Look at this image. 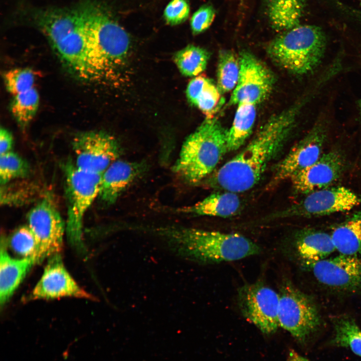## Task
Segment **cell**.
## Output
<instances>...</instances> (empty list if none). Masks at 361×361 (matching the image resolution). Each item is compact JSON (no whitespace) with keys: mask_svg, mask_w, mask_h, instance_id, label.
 I'll return each instance as SVG.
<instances>
[{"mask_svg":"<svg viewBox=\"0 0 361 361\" xmlns=\"http://www.w3.org/2000/svg\"><path fill=\"white\" fill-rule=\"evenodd\" d=\"M345 165V158L339 151L323 153L314 163L290 178L293 190L297 194L306 195L329 187L341 176Z\"/></svg>","mask_w":361,"mask_h":361,"instance_id":"cell-17","label":"cell"},{"mask_svg":"<svg viewBox=\"0 0 361 361\" xmlns=\"http://www.w3.org/2000/svg\"><path fill=\"white\" fill-rule=\"evenodd\" d=\"M326 37L316 26L298 25L283 32L268 44L267 52L278 66L296 75L313 71L322 60Z\"/></svg>","mask_w":361,"mask_h":361,"instance_id":"cell-5","label":"cell"},{"mask_svg":"<svg viewBox=\"0 0 361 361\" xmlns=\"http://www.w3.org/2000/svg\"><path fill=\"white\" fill-rule=\"evenodd\" d=\"M190 11V6L187 0H172L164 10V17L168 25H176L187 19Z\"/></svg>","mask_w":361,"mask_h":361,"instance_id":"cell-33","label":"cell"},{"mask_svg":"<svg viewBox=\"0 0 361 361\" xmlns=\"http://www.w3.org/2000/svg\"><path fill=\"white\" fill-rule=\"evenodd\" d=\"M14 139L12 133L7 129L1 127L0 130L1 155L12 151Z\"/></svg>","mask_w":361,"mask_h":361,"instance_id":"cell-35","label":"cell"},{"mask_svg":"<svg viewBox=\"0 0 361 361\" xmlns=\"http://www.w3.org/2000/svg\"><path fill=\"white\" fill-rule=\"evenodd\" d=\"M239 60V79L229 104L248 102L258 104L269 96L274 77L268 68L251 53L241 52Z\"/></svg>","mask_w":361,"mask_h":361,"instance_id":"cell-14","label":"cell"},{"mask_svg":"<svg viewBox=\"0 0 361 361\" xmlns=\"http://www.w3.org/2000/svg\"><path fill=\"white\" fill-rule=\"evenodd\" d=\"M358 106H359V112H360V117H361V99L359 101Z\"/></svg>","mask_w":361,"mask_h":361,"instance_id":"cell-37","label":"cell"},{"mask_svg":"<svg viewBox=\"0 0 361 361\" xmlns=\"http://www.w3.org/2000/svg\"><path fill=\"white\" fill-rule=\"evenodd\" d=\"M336 250L340 254L357 256L361 252V209L338 224L331 234Z\"/></svg>","mask_w":361,"mask_h":361,"instance_id":"cell-23","label":"cell"},{"mask_svg":"<svg viewBox=\"0 0 361 361\" xmlns=\"http://www.w3.org/2000/svg\"><path fill=\"white\" fill-rule=\"evenodd\" d=\"M232 124L227 131L228 152L241 147L251 135L256 118L254 104L242 102L239 103Z\"/></svg>","mask_w":361,"mask_h":361,"instance_id":"cell-24","label":"cell"},{"mask_svg":"<svg viewBox=\"0 0 361 361\" xmlns=\"http://www.w3.org/2000/svg\"><path fill=\"white\" fill-rule=\"evenodd\" d=\"M293 240L297 254L304 264L326 259L336 250L331 235L313 228L298 231Z\"/></svg>","mask_w":361,"mask_h":361,"instance_id":"cell-20","label":"cell"},{"mask_svg":"<svg viewBox=\"0 0 361 361\" xmlns=\"http://www.w3.org/2000/svg\"><path fill=\"white\" fill-rule=\"evenodd\" d=\"M28 226L37 244L38 263L60 253L66 225L52 199L48 196L39 201L28 215Z\"/></svg>","mask_w":361,"mask_h":361,"instance_id":"cell-11","label":"cell"},{"mask_svg":"<svg viewBox=\"0 0 361 361\" xmlns=\"http://www.w3.org/2000/svg\"><path fill=\"white\" fill-rule=\"evenodd\" d=\"M35 24L72 76L84 83H105L88 26L78 5L71 9H42L35 18Z\"/></svg>","mask_w":361,"mask_h":361,"instance_id":"cell-2","label":"cell"},{"mask_svg":"<svg viewBox=\"0 0 361 361\" xmlns=\"http://www.w3.org/2000/svg\"><path fill=\"white\" fill-rule=\"evenodd\" d=\"M209 58V52L206 49L189 45L177 51L174 55L173 60L182 74L192 77L206 69Z\"/></svg>","mask_w":361,"mask_h":361,"instance_id":"cell-26","label":"cell"},{"mask_svg":"<svg viewBox=\"0 0 361 361\" xmlns=\"http://www.w3.org/2000/svg\"><path fill=\"white\" fill-rule=\"evenodd\" d=\"M279 326L299 340H305L320 324L317 308L312 299L285 281L279 291Z\"/></svg>","mask_w":361,"mask_h":361,"instance_id":"cell-8","label":"cell"},{"mask_svg":"<svg viewBox=\"0 0 361 361\" xmlns=\"http://www.w3.org/2000/svg\"><path fill=\"white\" fill-rule=\"evenodd\" d=\"M334 344L349 348L354 353L361 357V329L353 319L341 317L334 322Z\"/></svg>","mask_w":361,"mask_h":361,"instance_id":"cell-29","label":"cell"},{"mask_svg":"<svg viewBox=\"0 0 361 361\" xmlns=\"http://www.w3.org/2000/svg\"><path fill=\"white\" fill-rule=\"evenodd\" d=\"M241 206L237 193L222 191L211 194L194 205L182 208L179 211L199 216L227 218L236 215Z\"/></svg>","mask_w":361,"mask_h":361,"instance_id":"cell-21","label":"cell"},{"mask_svg":"<svg viewBox=\"0 0 361 361\" xmlns=\"http://www.w3.org/2000/svg\"><path fill=\"white\" fill-rule=\"evenodd\" d=\"M237 299L243 316L263 333L276 331L279 327L278 292L259 281L240 287Z\"/></svg>","mask_w":361,"mask_h":361,"instance_id":"cell-10","label":"cell"},{"mask_svg":"<svg viewBox=\"0 0 361 361\" xmlns=\"http://www.w3.org/2000/svg\"><path fill=\"white\" fill-rule=\"evenodd\" d=\"M186 93L189 102L200 109L206 118L214 117L221 104V93L210 79L202 76L194 77Z\"/></svg>","mask_w":361,"mask_h":361,"instance_id":"cell-22","label":"cell"},{"mask_svg":"<svg viewBox=\"0 0 361 361\" xmlns=\"http://www.w3.org/2000/svg\"><path fill=\"white\" fill-rule=\"evenodd\" d=\"M303 0H267V10L274 29L284 32L299 25Z\"/></svg>","mask_w":361,"mask_h":361,"instance_id":"cell-25","label":"cell"},{"mask_svg":"<svg viewBox=\"0 0 361 361\" xmlns=\"http://www.w3.org/2000/svg\"><path fill=\"white\" fill-rule=\"evenodd\" d=\"M321 284L345 292L361 291V258L340 254L304 264Z\"/></svg>","mask_w":361,"mask_h":361,"instance_id":"cell-15","label":"cell"},{"mask_svg":"<svg viewBox=\"0 0 361 361\" xmlns=\"http://www.w3.org/2000/svg\"><path fill=\"white\" fill-rule=\"evenodd\" d=\"M4 81L8 92L12 96L34 87L35 75L28 68H13L4 73Z\"/></svg>","mask_w":361,"mask_h":361,"instance_id":"cell-31","label":"cell"},{"mask_svg":"<svg viewBox=\"0 0 361 361\" xmlns=\"http://www.w3.org/2000/svg\"><path fill=\"white\" fill-rule=\"evenodd\" d=\"M79 168L102 174L115 160L120 149L116 139L101 131H90L77 134L72 141Z\"/></svg>","mask_w":361,"mask_h":361,"instance_id":"cell-12","label":"cell"},{"mask_svg":"<svg viewBox=\"0 0 361 361\" xmlns=\"http://www.w3.org/2000/svg\"><path fill=\"white\" fill-rule=\"evenodd\" d=\"M142 168L137 163L115 160L102 174L98 197L106 205L113 204L139 175Z\"/></svg>","mask_w":361,"mask_h":361,"instance_id":"cell-18","label":"cell"},{"mask_svg":"<svg viewBox=\"0 0 361 361\" xmlns=\"http://www.w3.org/2000/svg\"><path fill=\"white\" fill-rule=\"evenodd\" d=\"M7 240L2 237L0 257V305L8 301L32 267L38 264L35 257L15 258L7 251Z\"/></svg>","mask_w":361,"mask_h":361,"instance_id":"cell-19","label":"cell"},{"mask_svg":"<svg viewBox=\"0 0 361 361\" xmlns=\"http://www.w3.org/2000/svg\"><path fill=\"white\" fill-rule=\"evenodd\" d=\"M9 244L13 250L23 258L35 257L37 261L38 244L28 226L17 229L10 237Z\"/></svg>","mask_w":361,"mask_h":361,"instance_id":"cell-32","label":"cell"},{"mask_svg":"<svg viewBox=\"0 0 361 361\" xmlns=\"http://www.w3.org/2000/svg\"><path fill=\"white\" fill-rule=\"evenodd\" d=\"M239 57L231 50L219 52L217 71V87L221 93L229 92L236 87L239 76Z\"/></svg>","mask_w":361,"mask_h":361,"instance_id":"cell-27","label":"cell"},{"mask_svg":"<svg viewBox=\"0 0 361 361\" xmlns=\"http://www.w3.org/2000/svg\"><path fill=\"white\" fill-rule=\"evenodd\" d=\"M162 233L178 252L203 263L233 261L260 254L259 245L238 233L198 229H165Z\"/></svg>","mask_w":361,"mask_h":361,"instance_id":"cell-3","label":"cell"},{"mask_svg":"<svg viewBox=\"0 0 361 361\" xmlns=\"http://www.w3.org/2000/svg\"><path fill=\"white\" fill-rule=\"evenodd\" d=\"M0 182L5 185L16 179L24 178L30 173L27 161L11 151L0 156Z\"/></svg>","mask_w":361,"mask_h":361,"instance_id":"cell-30","label":"cell"},{"mask_svg":"<svg viewBox=\"0 0 361 361\" xmlns=\"http://www.w3.org/2000/svg\"><path fill=\"white\" fill-rule=\"evenodd\" d=\"M312 95L311 93L289 108L270 117L243 149L209 176L207 185L236 193L253 188L269 163L282 149L294 128L301 109Z\"/></svg>","mask_w":361,"mask_h":361,"instance_id":"cell-1","label":"cell"},{"mask_svg":"<svg viewBox=\"0 0 361 361\" xmlns=\"http://www.w3.org/2000/svg\"><path fill=\"white\" fill-rule=\"evenodd\" d=\"M327 135L325 120L318 119L304 137L277 164L269 186L273 187L314 163L322 155Z\"/></svg>","mask_w":361,"mask_h":361,"instance_id":"cell-13","label":"cell"},{"mask_svg":"<svg viewBox=\"0 0 361 361\" xmlns=\"http://www.w3.org/2000/svg\"><path fill=\"white\" fill-rule=\"evenodd\" d=\"M216 11L211 5H205L200 8L191 19L193 33L197 35L208 29L213 23Z\"/></svg>","mask_w":361,"mask_h":361,"instance_id":"cell-34","label":"cell"},{"mask_svg":"<svg viewBox=\"0 0 361 361\" xmlns=\"http://www.w3.org/2000/svg\"><path fill=\"white\" fill-rule=\"evenodd\" d=\"M227 131L217 118H206L184 141L173 171L193 184L210 176L228 152Z\"/></svg>","mask_w":361,"mask_h":361,"instance_id":"cell-4","label":"cell"},{"mask_svg":"<svg viewBox=\"0 0 361 361\" xmlns=\"http://www.w3.org/2000/svg\"><path fill=\"white\" fill-rule=\"evenodd\" d=\"M80 5L106 80L112 81L127 62L130 47L128 35L99 4L87 1Z\"/></svg>","mask_w":361,"mask_h":361,"instance_id":"cell-6","label":"cell"},{"mask_svg":"<svg viewBox=\"0 0 361 361\" xmlns=\"http://www.w3.org/2000/svg\"><path fill=\"white\" fill-rule=\"evenodd\" d=\"M288 361H310L294 350H290L288 353Z\"/></svg>","mask_w":361,"mask_h":361,"instance_id":"cell-36","label":"cell"},{"mask_svg":"<svg viewBox=\"0 0 361 361\" xmlns=\"http://www.w3.org/2000/svg\"><path fill=\"white\" fill-rule=\"evenodd\" d=\"M67 202L66 231L70 244L77 251L85 250L82 239L85 214L98 197L102 174L86 171L67 162L64 167Z\"/></svg>","mask_w":361,"mask_h":361,"instance_id":"cell-7","label":"cell"},{"mask_svg":"<svg viewBox=\"0 0 361 361\" xmlns=\"http://www.w3.org/2000/svg\"><path fill=\"white\" fill-rule=\"evenodd\" d=\"M74 297L93 299L76 283L66 269L60 253L49 257L44 272L29 296L30 299H50Z\"/></svg>","mask_w":361,"mask_h":361,"instance_id":"cell-16","label":"cell"},{"mask_svg":"<svg viewBox=\"0 0 361 361\" xmlns=\"http://www.w3.org/2000/svg\"><path fill=\"white\" fill-rule=\"evenodd\" d=\"M361 204V198L342 186L327 187L312 192L297 203L272 214L266 219L289 217L310 218L350 211Z\"/></svg>","mask_w":361,"mask_h":361,"instance_id":"cell-9","label":"cell"},{"mask_svg":"<svg viewBox=\"0 0 361 361\" xmlns=\"http://www.w3.org/2000/svg\"><path fill=\"white\" fill-rule=\"evenodd\" d=\"M13 97L11 111L20 128L25 129L38 111L40 101L39 93L33 87Z\"/></svg>","mask_w":361,"mask_h":361,"instance_id":"cell-28","label":"cell"}]
</instances>
